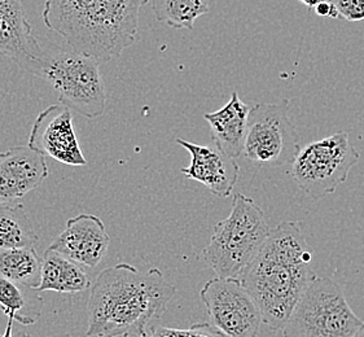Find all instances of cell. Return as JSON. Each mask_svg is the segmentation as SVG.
Listing matches in <instances>:
<instances>
[{"label":"cell","instance_id":"obj_1","mask_svg":"<svg viewBox=\"0 0 364 337\" xmlns=\"http://www.w3.org/2000/svg\"><path fill=\"white\" fill-rule=\"evenodd\" d=\"M316 278L313 250L297 220H284L272 228L239 275L241 284L261 310L263 323L280 332Z\"/></svg>","mask_w":364,"mask_h":337},{"label":"cell","instance_id":"obj_2","mask_svg":"<svg viewBox=\"0 0 364 337\" xmlns=\"http://www.w3.org/2000/svg\"><path fill=\"white\" fill-rule=\"evenodd\" d=\"M176 287L160 269L141 272L129 264H118L100 272L88 301L87 337H108L127 331H146L160 319Z\"/></svg>","mask_w":364,"mask_h":337},{"label":"cell","instance_id":"obj_3","mask_svg":"<svg viewBox=\"0 0 364 337\" xmlns=\"http://www.w3.org/2000/svg\"><path fill=\"white\" fill-rule=\"evenodd\" d=\"M149 0H46L44 25L72 50L97 63L118 59L136 41L140 9Z\"/></svg>","mask_w":364,"mask_h":337},{"label":"cell","instance_id":"obj_4","mask_svg":"<svg viewBox=\"0 0 364 337\" xmlns=\"http://www.w3.org/2000/svg\"><path fill=\"white\" fill-rule=\"evenodd\" d=\"M271 228L253 198L236 193L230 215L218 222L203 256L222 278H239L267 239Z\"/></svg>","mask_w":364,"mask_h":337},{"label":"cell","instance_id":"obj_5","mask_svg":"<svg viewBox=\"0 0 364 337\" xmlns=\"http://www.w3.org/2000/svg\"><path fill=\"white\" fill-rule=\"evenodd\" d=\"M363 326L350 308L343 287L318 277L307 287L282 332L284 337H355Z\"/></svg>","mask_w":364,"mask_h":337},{"label":"cell","instance_id":"obj_6","mask_svg":"<svg viewBox=\"0 0 364 337\" xmlns=\"http://www.w3.org/2000/svg\"><path fill=\"white\" fill-rule=\"evenodd\" d=\"M99 66L100 63L78 52L48 53L38 77L56 90L60 103L94 119L107 109V92Z\"/></svg>","mask_w":364,"mask_h":337},{"label":"cell","instance_id":"obj_7","mask_svg":"<svg viewBox=\"0 0 364 337\" xmlns=\"http://www.w3.org/2000/svg\"><path fill=\"white\" fill-rule=\"evenodd\" d=\"M359 152L350 143L349 134L336 132L301 148L291 164V176L309 198L321 200L345 183Z\"/></svg>","mask_w":364,"mask_h":337},{"label":"cell","instance_id":"obj_8","mask_svg":"<svg viewBox=\"0 0 364 337\" xmlns=\"http://www.w3.org/2000/svg\"><path fill=\"white\" fill-rule=\"evenodd\" d=\"M301 151L299 135L289 114V100L250 107L242 154L259 165L293 164Z\"/></svg>","mask_w":364,"mask_h":337},{"label":"cell","instance_id":"obj_9","mask_svg":"<svg viewBox=\"0 0 364 337\" xmlns=\"http://www.w3.org/2000/svg\"><path fill=\"white\" fill-rule=\"evenodd\" d=\"M211 324L227 337H258L262 313L239 278L210 279L200 291Z\"/></svg>","mask_w":364,"mask_h":337},{"label":"cell","instance_id":"obj_10","mask_svg":"<svg viewBox=\"0 0 364 337\" xmlns=\"http://www.w3.org/2000/svg\"><path fill=\"white\" fill-rule=\"evenodd\" d=\"M28 146L68 166L87 165L74 132L72 109L64 104L51 105L38 114Z\"/></svg>","mask_w":364,"mask_h":337},{"label":"cell","instance_id":"obj_11","mask_svg":"<svg viewBox=\"0 0 364 337\" xmlns=\"http://www.w3.org/2000/svg\"><path fill=\"white\" fill-rule=\"evenodd\" d=\"M0 53L37 77L47 59L48 53L34 37L21 0H0Z\"/></svg>","mask_w":364,"mask_h":337},{"label":"cell","instance_id":"obj_12","mask_svg":"<svg viewBox=\"0 0 364 337\" xmlns=\"http://www.w3.org/2000/svg\"><path fill=\"white\" fill-rule=\"evenodd\" d=\"M176 143L188 151L190 166L182 168L183 176L205 186L213 195L227 198L232 195L239 181L240 168L235 157L213 146H200L188 140L176 139Z\"/></svg>","mask_w":364,"mask_h":337},{"label":"cell","instance_id":"obj_13","mask_svg":"<svg viewBox=\"0 0 364 337\" xmlns=\"http://www.w3.org/2000/svg\"><path fill=\"white\" fill-rule=\"evenodd\" d=\"M110 237L102 220L94 214H80L66 222L50 248L82 267H97L109 248Z\"/></svg>","mask_w":364,"mask_h":337},{"label":"cell","instance_id":"obj_14","mask_svg":"<svg viewBox=\"0 0 364 337\" xmlns=\"http://www.w3.org/2000/svg\"><path fill=\"white\" fill-rule=\"evenodd\" d=\"M48 176L46 156L29 146L11 148L0 154V205L23 198Z\"/></svg>","mask_w":364,"mask_h":337},{"label":"cell","instance_id":"obj_15","mask_svg":"<svg viewBox=\"0 0 364 337\" xmlns=\"http://www.w3.org/2000/svg\"><path fill=\"white\" fill-rule=\"evenodd\" d=\"M249 113L250 107L241 100L236 91H233L223 108L204 114L210 126L213 143L235 159L244 152Z\"/></svg>","mask_w":364,"mask_h":337},{"label":"cell","instance_id":"obj_16","mask_svg":"<svg viewBox=\"0 0 364 337\" xmlns=\"http://www.w3.org/2000/svg\"><path fill=\"white\" fill-rule=\"evenodd\" d=\"M90 288L91 280L80 264L51 248L44 252L42 282L38 287V292L80 294Z\"/></svg>","mask_w":364,"mask_h":337},{"label":"cell","instance_id":"obj_17","mask_svg":"<svg viewBox=\"0 0 364 337\" xmlns=\"http://www.w3.org/2000/svg\"><path fill=\"white\" fill-rule=\"evenodd\" d=\"M34 288L0 278V309L21 326L36 324L43 306V300Z\"/></svg>","mask_w":364,"mask_h":337},{"label":"cell","instance_id":"obj_18","mask_svg":"<svg viewBox=\"0 0 364 337\" xmlns=\"http://www.w3.org/2000/svg\"><path fill=\"white\" fill-rule=\"evenodd\" d=\"M38 240L39 236L23 206L0 205V250L33 248Z\"/></svg>","mask_w":364,"mask_h":337},{"label":"cell","instance_id":"obj_19","mask_svg":"<svg viewBox=\"0 0 364 337\" xmlns=\"http://www.w3.org/2000/svg\"><path fill=\"white\" fill-rule=\"evenodd\" d=\"M43 257L33 248L0 250V278L38 289L42 282Z\"/></svg>","mask_w":364,"mask_h":337},{"label":"cell","instance_id":"obj_20","mask_svg":"<svg viewBox=\"0 0 364 337\" xmlns=\"http://www.w3.org/2000/svg\"><path fill=\"white\" fill-rule=\"evenodd\" d=\"M157 21L174 29L192 31L198 17L209 14L208 0H152Z\"/></svg>","mask_w":364,"mask_h":337},{"label":"cell","instance_id":"obj_21","mask_svg":"<svg viewBox=\"0 0 364 337\" xmlns=\"http://www.w3.org/2000/svg\"><path fill=\"white\" fill-rule=\"evenodd\" d=\"M148 337H227L210 323H196L188 328H171L164 326H154Z\"/></svg>","mask_w":364,"mask_h":337},{"label":"cell","instance_id":"obj_22","mask_svg":"<svg viewBox=\"0 0 364 337\" xmlns=\"http://www.w3.org/2000/svg\"><path fill=\"white\" fill-rule=\"evenodd\" d=\"M335 7L338 18L345 21H364V0H328Z\"/></svg>","mask_w":364,"mask_h":337},{"label":"cell","instance_id":"obj_23","mask_svg":"<svg viewBox=\"0 0 364 337\" xmlns=\"http://www.w3.org/2000/svg\"><path fill=\"white\" fill-rule=\"evenodd\" d=\"M314 9H315L316 15L321 16V17L338 18V14H337V11H336L335 7H333L328 0H323L321 3H318Z\"/></svg>","mask_w":364,"mask_h":337},{"label":"cell","instance_id":"obj_24","mask_svg":"<svg viewBox=\"0 0 364 337\" xmlns=\"http://www.w3.org/2000/svg\"><path fill=\"white\" fill-rule=\"evenodd\" d=\"M15 322L14 316H8L7 327L4 333L0 335V337H31L28 332L15 328Z\"/></svg>","mask_w":364,"mask_h":337},{"label":"cell","instance_id":"obj_25","mask_svg":"<svg viewBox=\"0 0 364 337\" xmlns=\"http://www.w3.org/2000/svg\"><path fill=\"white\" fill-rule=\"evenodd\" d=\"M108 337H148V332L146 331H127L124 333H119V335H113V336Z\"/></svg>","mask_w":364,"mask_h":337},{"label":"cell","instance_id":"obj_26","mask_svg":"<svg viewBox=\"0 0 364 337\" xmlns=\"http://www.w3.org/2000/svg\"><path fill=\"white\" fill-rule=\"evenodd\" d=\"M299 1H301V3H304L305 6H307L309 9H313L318 3H321L323 0H299Z\"/></svg>","mask_w":364,"mask_h":337},{"label":"cell","instance_id":"obj_27","mask_svg":"<svg viewBox=\"0 0 364 337\" xmlns=\"http://www.w3.org/2000/svg\"><path fill=\"white\" fill-rule=\"evenodd\" d=\"M355 337H364V326L359 330V332L357 333V336Z\"/></svg>","mask_w":364,"mask_h":337}]
</instances>
